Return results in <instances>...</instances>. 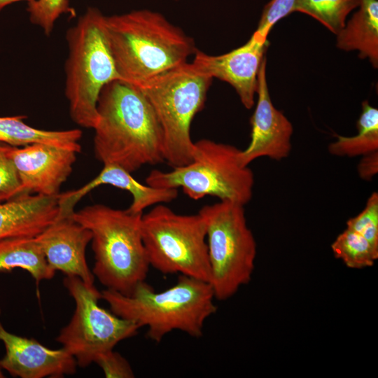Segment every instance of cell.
<instances>
[{
  "label": "cell",
  "mask_w": 378,
  "mask_h": 378,
  "mask_svg": "<svg viewBox=\"0 0 378 378\" xmlns=\"http://www.w3.org/2000/svg\"><path fill=\"white\" fill-rule=\"evenodd\" d=\"M93 139L95 157L130 173L164 161L160 124L147 98L134 85L114 80L102 90Z\"/></svg>",
  "instance_id": "1"
},
{
  "label": "cell",
  "mask_w": 378,
  "mask_h": 378,
  "mask_svg": "<svg viewBox=\"0 0 378 378\" xmlns=\"http://www.w3.org/2000/svg\"><path fill=\"white\" fill-rule=\"evenodd\" d=\"M104 26L120 78L132 85L187 62L197 51L190 36L148 9L106 15Z\"/></svg>",
  "instance_id": "2"
},
{
  "label": "cell",
  "mask_w": 378,
  "mask_h": 378,
  "mask_svg": "<svg viewBox=\"0 0 378 378\" xmlns=\"http://www.w3.org/2000/svg\"><path fill=\"white\" fill-rule=\"evenodd\" d=\"M101 293L110 311L147 327V337L158 343L174 330L202 337L206 320L217 311L211 284L181 274L176 284L158 293L144 281L129 295L106 288Z\"/></svg>",
  "instance_id": "3"
},
{
  "label": "cell",
  "mask_w": 378,
  "mask_h": 378,
  "mask_svg": "<svg viewBox=\"0 0 378 378\" xmlns=\"http://www.w3.org/2000/svg\"><path fill=\"white\" fill-rule=\"evenodd\" d=\"M142 214L101 204L72 214L92 233L94 277L106 289L125 295L146 280L150 267L141 235Z\"/></svg>",
  "instance_id": "4"
},
{
  "label": "cell",
  "mask_w": 378,
  "mask_h": 378,
  "mask_svg": "<svg viewBox=\"0 0 378 378\" xmlns=\"http://www.w3.org/2000/svg\"><path fill=\"white\" fill-rule=\"evenodd\" d=\"M105 18L99 8L88 7L66 34L64 94L71 120L84 128L97 125L103 88L120 80L105 33Z\"/></svg>",
  "instance_id": "5"
},
{
  "label": "cell",
  "mask_w": 378,
  "mask_h": 378,
  "mask_svg": "<svg viewBox=\"0 0 378 378\" xmlns=\"http://www.w3.org/2000/svg\"><path fill=\"white\" fill-rule=\"evenodd\" d=\"M212 79L192 62H186L133 85L147 98L158 118L163 134L164 159L172 168L192 160L195 142L190 125L204 106Z\"/></svg>",
  "instance_id": "6"
},
{
  "label": "cell",
  "mask_w": 378,
  "mask_h": 378,
  "mask_svg": "<svg viewBox=\"0 0 378 378\" xmlns=\"http://www.w3.org/2000/svg\"><path fill=\"white\" fill-rule=\"evenodd\" d=\"M240 152L230 144L201 139L195 142L188 164L169 172L154 169L146 182L153 188H181L195 200L209 195L245 206L253 196L254 176L241 164Z\"/></svg>",
  "instance_id": "7"
},
{
  "label": "cell",
  "mask_w": 378,
  "mask_h": 378,
  "mask_svg": "<svg viewBox=\"0 0 378 378\" xmlns=\"http://www.w3.org/2000/svg\"><path fill=\"white\" fill-rule=\"evenodd\" d=\"M244 206L220 201L204 205L198 212L206 225L209 284L218 300L230 298L248 284L254 271L257 245Z\"/></svg>",
  "instance_id": "8"
},
{
  "label": "cell",
  "mask_w": 378,
  "mask_h": 378,
  "mask_svg": "<svg viewBox=\"0 0 378 378\" xmlns=\"http://www.w3.org/2000/svg\"><path fill=\"white\" fill-rule=\"evenodd\" d=\"M141 230L150 266L164 274H178L209 283L206 225L199 213L178 214L156 204L142 214Z\"/></svg>",
  "instance_id": "9"
},
{
  "label": "cell",
  "mask_w": 378,
  "mask_h": 378,
  "mask_svg": "<svg viewBox=\"0 0 378 378\" xmlns=\"http://www.w3.org/2000/svg\"><path fill=\"white\" fill-rule=\"evenodd\" d=\"M64 285L75 302V310L56 340L78 366H89L99 355L137 334L140 328L135 323L99 306L102 293L94 285H88L75 276H66Z\"/></svg>",
  "instance_id": "10"
},
{
  "label": "cell",
  "mask_w": 378,
  "mask_h": 378,
  "mask_svg": "<svg viewBox=\"0 0 378 378\" xmlns=\"http://www.w3.org/2000/svg\"><path fill=\"white\" fill-rule=\"evenodd\" d=\"M75 151L46 144L11 146L9 155L18 172L21 194L57 196L72 172Z\"/></svg>",
  "instance_id": "11"
},
{
  "label": "cell",
  "mask_w": 378,
  "mask_h": 378,
  "mask_svg": "<svg viewBox=\"0 0 378 378\" xmlns=\"http://www.w3.org/2000/svg\"><path fill=\"white\" fill-rule=\"evenodd\" d=\"M267 47V36L255 31L242 46L220 55L197 50L192 62L202 74L230 84L245 108L254 105L258 74Z\"/></svg>",
  "instance_id": "12"
},
{
  "label": "cell",
  "mask_w": 378,
  "mask_h": 378,
  "mask_svg": "<svg viewBox=\"0 0 378 378\" xmlns=\"http://www.w3.org/2000/svg\"><path fill=\"white\" fill-rule=\"evenodd\" d=\"M265 69V57L258 74V102L251 118V141L246 149L241 150L239 155L240 161L244 166H248L261 157L281 161L289 155L292 148L293 126L282 112L272 104Z\"/></svg>",
  "instance_id": "13"
},
{
  "label": "cell",
  "mask_w": 378,
  "mask_h": 378,
  "mask_svg": "<svg viewBox=\"0 0 378 378\" xmlns=\"http://www.w3.org/2000/svg\"><path fill=\"white\" fill-rule=\"evenodd\" d=\"M0 341L6 349L0 365L13 377L59 378L76 372L75 358L64 349H52L36 340L13 334L1 321Z\"/></svg>",
  "instance_id": "14"
},
{
  "label": "cell",
  "mask_w": 378,
  "mask_h": 378,
  "mask_svg": "<svg viewBox=\"0 0 378 378\" xmlns=\"http://www.w3.org/2000/svg\"><path fill=\"white\" fill-rule=\"evenodd\" d=\"M34 239L52 270L66 276H78L88 285H94V276L85 257L92 233L72 215L58 217Z\"/></svg>",
  "instance_id": "15"
},
{
  "label": "cell",
  "mask_w": 378,
  "mask_h": 378,
  "mask_svg": "<svg viewBox=\"0 0 378 378\" xmlns=\"http://www.w3.org/2000/svg\"><path fill=\"white\" fill-rule=\"evenodd\" d=\"M101 185H111L128 191L132 196V202L127 209L134 214H144L148 207L170 202L178 196L176 188H159L144 185L122 167L104 164L99 174L83 186L58 195L59 216H71L77 203Z\"/></svg>",
  "instance_id": "16"
},
{
  "label": "cell",
  "mask_w": 378,
  "mask_h": 378,
  "mask_svg": "<svg viewBox=\"0 0 378 378\" xmlns=\"http://www.w3.org/2000/svg\"><path fill=\"white\" fill-rule=\"evenodd\" d=\"M57 196L19 194L0 202V240L35 237L59 216Z\"/></svg>",
  "instance_id": "17"
},
{
  "label": "cell",
  "mask_w": 378,
  "mask_h": 378,
  "mask_svg": "<svg viewBox=\"0 0 378 378\" xmlns=\"http://www.w3.org/2000/svg\"><path fill=\"white\" fill-rule=\"evenodd\" d=\"M358 10L336 34L337 47L359 51V57L378 66V1L360 0Z\"/></svg>",
  "instance_id": "18"
},
{
  "label": "cell",
  "mask_w": 378,
  "mask_h": 378,
  "mask_svg": "<svg viewBox=\"0 0 378 378\" xmlns=\"http://www.w3.org/2000/svg\"><path fill=\"white\" fill-rule=\"evenodd\" d=\"M25 115L0 117V142L14 147L32 144H46L55 147L81 151L79 129L45 130L30 126L24 122Z\"/></svg>",
  "instance_id": "19"
},
{
  "label": "cell",
  "mask_w": 378,
  "mask_h": 378,
  "mask_svg": "<svg viewBox=\"0 0 378 378\" xmlns=\"http://www.w3.org/2000/svg\"><path fill=\"white\" fill-rule=\"evenodd\" d=\"M15 269L27 271L36 283L50 280L55 274L34 237H29L0 240V272Z\"/></svg>",
  "instance_id": "20"
},
{
  "label": "cell",
  "mask_w": 378,
  "mask_h": 378,
  "mask_svg": "<svg viewBox=\"0 0 378 378\" xmlns=\"http://www.w3.org/2000/svg\"><path fill=\"white\" fill-rule=\"evenodd\" d=\"M357 130L353 136L335 135L337 140L329 144L328 152L335 156L353 158L378 150V109L368 101L362 103Z\"/></svg>",
  "instance_id": "21"
},
{
  "label": "cell",
  "mask_w": 378,
  "mask_h": 378,
  "mask_svg": "<svg viewBox=\"0 0 378 378\" xmlns=\"http://www.w3.org/2000/svg\"><path fill=\"white\" fill-rule=\"evenodd\" d=\"M336 258L351 269L372 267L378 258V248L352 230L346 228L331 244Z\"/></svg>",
  "instance_id": "22"
},
{
  "label": "cell",
  "mask_w": 378,
  "mask_h": 378,
  "mask_svg": "<svg viewBox=\"0 0 378 378\" xmlns=\"http://www.w3.org/2000/svg\"><path fill=\"white\" fill-rule=\"evenodd\" d=\"M360 0H295L292 13L300 12L315 18L337 34L345 25L349 13Z\"/></svg>",
  "instance_id": "23"
},
{
  "label": "cell",
  "mask_w": 378,
  "mask_h": 378,
  "mask_svg": "<svg viewBox=\"0 0 378 378\" xmlns=\"http://www.w3.org/2000/svg\"><path fill=\"white\" fill-rule=\"evenodd\" d=\"M27 12L30 22L40 27L48 36L52 32L55 22L61 15H76L69 0H32L27 4Z\"/></svg>",
  "instance_id": "24"
},
{
  "label": "cell",
  "mask_w": 378,
  "mask_h": 378,
  "mask_svg": "<svg viewBox=\"0 0 378 378\" xmlns=\"http://www.w3.org/2000/svg\"><path fill=\"white\" fill-rule=\"evenodd\" d=\"M346 224V228L361 234L378 248V193L373 192L363 210Z\"/></svg>",
  "instance_id": "25"
},
{
  "label": "cell",
  "mask_w": 378,
  "mask_h": 378,
  "mask_svg": "<svg viewBox=\"0 0 378 378\" xmlns=\"http://www.w3.org/2000/svg\"><path fill=\"white\" fill-rule=\"evenodd\" d=\"M10 147L0 142V194L14 197L21 191L18 172L9 155Z\"/></svg>",
  "instance_id": "26"
},
{
  "label": "cell",
  "mask_w": 378,
  "mask_h": 378,
  "mask_svg": "<svg viewBox=\"0 0 378 378\" xmlns=\"http://www.w3.org/2000/svg\"><path fill=\"white\" fill-rule=\"evenodd\" d=\"M94 363L100 367L106 378L134 377L129 362L113 349L99 355Z\"/></svg>",
  "instance_id": "27"
},
{
  "label": "cell",
  "mask_w": 378,
  "mask_h": 378,
  "mask_svg": "<svg viewBox=\"0 0 378 378\" xmlns=\"http://www.w3.org/2000/svg\"><path fill=\"white\" fill-rule=\"evenodd\" d=\"M295 0H271L264 8L256 31L267 36L279 20L292 13Z\"/></svg>",
  "instance_id": "28"
},
{
  "label": "cell",
  "mask_w": 378,
  "mask_h": 378,
  "mask_svg": "<svg viewBox=\"0 0 378 378\" xmlns=\"http://www.w3.org/2000/svg\"><path fill=\"white\" fill-rule=\"evenodd\" d=\"M357 171L360 178L370 181L378 172V150L363 155Z\"/></svg>",
  "instance_id": "29"
},
{
  "label": "cell",
  "mask_w": 378,
  "mask_h": 378,
  "mask_svg": "<svg viewBox=\"0 0 378 378\" xmlns=\"http://www.w3.org/2000/svg\"><path fill=\"white\" fill-rule=\"evenodd\" d=\"M27 1V2L32 0H0V12L7 6L18 1Z\"/></svg>",
  "instance_id": "30"
},
{
  "label": "cell",
  "mask_w": 378,
  "mask_h": 378,
  "mask_svg": "<svg viewBox=\"0 0 378 378\" xmlns=\"http://www.w3.org/2000/svg\"><path fill=\"white\" fill-rule=\"evenodd\" d=\"M13 197V196L5 194H0V202L8 200Z\"/></svg>",
  "instance_id": "31"
},
{
  "label": "cell",
  "mask_w": 378,
  "mask_h": 378,
  "mask_svg": "<svg viewBox=\"0 0 378 378\" xmlns=\"http://www.w3.org/2000/svg\"><path fill=\"white\" fill-rule=\"evenodd\" d=\"M4 377V373L2 372V368L0 365V378Z\"/></svg>",
  "instance_id": "32"
}]
</instances>
